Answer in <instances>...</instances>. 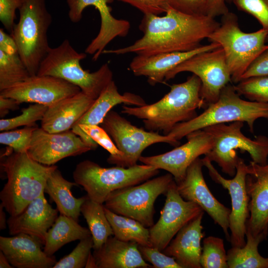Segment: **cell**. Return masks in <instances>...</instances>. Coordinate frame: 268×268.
<instances>
[{"label": "cell", "instance_id": "1", "mask_svg": "<svg viewBox=\"0 0 268 268\" xmlns=\"http://www.w3.org/2000/svg\"><path fill=\"white\" fill-rule=\"evenodd\" d=\"M162 16L144 14L139 25L143 35L133 44L103 54L122 55L135 53L148 56L159 53L186 52L201 46V42L219 26L208 15L185 14L169 7Z\"/></svg>", "mask_w": 268, "mask_h": 268}, {"label": "cell", "instance_id": "2", "mask_svg": "<svg viewBox=\"0 0 268 268\" xmlns=\"http://www.w3.org/2000/svg\"><path fill=\"white\" fill-rule=\"evenodd\" d=\"M201 85L193 74L185 81L170 86V91L159 101L142 106H123L121 113L142 120L147 131L167 135L178 124L195 118L198 109L207 107L201 96Z\"/></svg>", "mask_w": 268, "mask_h": 268}, {"label": "cell", "instance_id": "3", "mask_svg": "<svg viewBox=\"0 0 268 268\" xmlns=\"http://www.w3.org/2000/svg\"><path fill=\"white\" fill-rule=\"evenodd\" d=\"M0 165L7 178L0 193V204L11 216L20 213L32 201L45 193L48 179L58 168L39 163L27 152L6 155Z\"/></svg>", "mask_w": 268, "mask_h": 268}, {"label": "cell", "instance_id": "4", "mask_svg": "<svg viewBox=\"0 0 268 268\" xmlns=\"http://www.w3.org/2000/svg\"><path fill=\"white\" fill-rule=\"evenodd\" d=\"M240 96L234 85L228 84L216 101L208 105L194 119L176 125L167 135L180 140L189 134L208 126L237 121L246 123L253 133L256 120H268V103L247 101Z\"/></svg>", "mask_w": 268, "mask_h": 268}, {"label": "cell", "instance_id": "5", "mask_svg": "<svg viewBox=\"0 0 268 268\" xmlns=\"http://www.w3.org/2000/svg\"><path fill=\"white\" fill-rule=\"evenodd\" d=\"M86 56V53L78 52L65 39L58 47L50 48L40 63L37 75L63 79L79 87L82 92L96 99L113 80V72L108 64L93 72L84 69L80 61Z\"/></svg>", "mask_w": 268, "mask_h": 268}, {"label": "cell", "instance_id": "6", "mask_svg": "<svg viewBox=\"0 0 268 268\" xmlns=\"http://www.w3.org/2000/svg\"><path fill=\"white\" fill-rule=\"evenodd\" d=\"M268 35V30L264 28L251 33L243 32L237 15L229 11L222 16L219 26L207 39L222 48L231 81L237 83L254 61L268 49L265 44Z\"/></svg>", "mask_w": 268, "mask_h": 268}, {"label": "cell", "instance_id": "7", "mask_svg": "<svg viewBox=\"0 0 268 268\" xmlns=\"http://www.w3.org/2000/svg\"><path fill=\"white\" fill-rule=\"evenodd\" d=\"M159 172V169L144 164L128 168L119 166L105 168L85 160L76 165L72 176L74 182L83 187L89 199L103 204L114 191L140 184Z\"/></svg>", "mask_w": 268, "mask_h": 268}, {"label": "cell", "instance_id": "8", "mask_svg": "<svg viewBox=\"0 0 268 268\" xmlns=\"http://www.w3.org/2000/svg\"><path fill=\"white\" fill-rule=\"evenodd\" d=\"M19 19L10 34L19 55L31 76L37 75L40 65L47 54V32L52 22L45 0H24Z\"/></svg>", "mask_w": 268, "mask_h": 268}, {"label": "cell", "instance_id": "9", "mask_svg": "<svg viewBox=\"0 0 268 268\" xmlns=\"http://www.w3.org/2000/svg\"><path fill=\"white\" fill-rule=\"evenodd\" d=\"M242 122H234L229 125L220 124L203 129L213 137V145L204 156L215 162L221 171L234 177L240 157L236 150L247 152L252 161L260 165L266 164L268 160V137L264 135L251 139L245 136L241 129Z\"/></svg>", "mask_w": 268, "mask_h": 268}, {"label": "cell", "instance_id": "10", "mask_svg": "<svg viewBox=\"0 0 268 268\" xmlns=\"http://www.w3.org/2000/svg\"><path fill=\"white\" fill-rule=\"evenodd\" d=\"M101 125L122 152L120 156L110 155L107 158L108 163L116 166L128 168L136 165L143 150L152 144L163 142L176 147L180 143L168 135L137 128L112 110Z\"/></svg>", "mask_w": 268, "mask_h": 268}, {"label": "cell", "instance_id": "11", "mask_svg": "<svg viewBox=\"0 0 268 268\" xmlns=\"http://www.w3.org/2000/svg\"><path fill=\"white\" fill-rule=\"evenodd\" d=\"M174 181L170 173L112 192L104 206L111 211L134 219L147 228L154 224V203L165 195Z\"/></svg>", "mask_w": 268, "mask_h": 268}, {"label": "cell", "instance_id": "12", "mask_svg": "<svg viewBox=\"0 0 268 268\" xmlns=\"http://www.w3.org/2000/svg\"><path fill=\"white\" fill-rule=\"evenodd\" d=\"M182 72H190L201 81V93L208 105L216 101L222 89L231 81L224 51L221 47L196 54L172 69L165 81Z\"/></svg>", "mask_w": 268, "mask_h": 268}, {"label": "cell", "instance_id": "13", "mask_svg": "<svg viewBox=\"0 0 268 268\" xmlns=\"http://www.w3.org/2000/svg\"><path fill=\"white\" fill-rule=\"evenodd\" d=\"M202 160L212 180L227 190L230 195L231 209L229 216V241L232 247H243L246 243V223L250 215L249 198L246 187L247 165L240 157L235 176L231 179H227L220 175L207 158L204 156Z\"/></svg>", "mask_w": 268, "mask_h": 268}, {"label": "cell", "instance_id": "14", "mask_svg": "<svg viewBox=\"0 0 268 268\" xmlns=\"http://www.w3.org/2000/svg\"><path fill=\"white\" fill-rule=\"evenodd\" d=\"M165 195L159 220L149 228L151 246L161 251L184 226L204 211L197 204L182 198L175 180Z\"/></svg>", "mask_w": 268, "mask_h": 268}, {"label": "cell", "instance_id": "15", "mask_svg": "<svg viewBox=\"0 0 268 268\" xmlns=\"http://www.w3.org/2000/svg\"><path fill=\"white\" fill-rule=\"evenodd\" d=\"M187 141L181 146L159 155L142 156L139 161L144 164L167 171L176 183L182 180L190 165L201 155H206L211 149L213 137L204 129L189 134Z\"/></svg>", "mask_w": 268, "mask_h": 268}, {"label": "cell", "instance_id": "16", "mask_svg": "<svg viewBox=\"0 0 268 268\" xmlns=\"http://www.w3.org/2000/svg\"><path fill=\"white\" fill-rule=\"evenodd\" d=\"M202 159L199 157L188 167L186 175L181 181L176 183L177 189L182 198L197 204L205 211L223 231L229 241V208L220 203L212 195L204 180Z\"/></svg>", "mask_w": 268, "mask_h": 268}, {"label": "cell", "instance_id": "17", "mask_svg": "<svg viewBox=\"0 0 268 268\" xmlns=\"http://www.w3.org/2000/svg\"><path fill=\"white\" fill-rule=\"evenodd\" d=\"M91 150L71 130L52 133L38 127L33 133L27 152L39 163L53 165L65 158Z\"/></svg>", "mask_w": 268, "mask_h": 268}, {"label": "cell", "instance_id": "18", "mask_svg": "<svg viewBox=\"0 0 268 268\" xmlns=\"http://www.w3.org/2000/svg\"><path fill=\"white\" fill-rule=\"evenodd\" d=\"M80 91L79 87L63 79L36 75L0 91V95L13 98L20 103L31 102L49 107Z\"/></svg>", "mask_w": 268, "mask_h": 268}, {"label": "cell", "instance_id": "19", "mask_svg": "<svg viewBox=\"0 0 268 268\" xmlns=\"http://www.w3.org/2000/svg\"><path fill=\"white\" fill-rule=\"evenodd\" d=\"M246 187L249 198L246 231L263 240L268 235V160L265 165H247Z\"/></svg>", "mask_w": 268, "mask_h": 268}, {"label": "cell", "instance_id": "20", "mask_svg": "<svg viewBox=\"0 0 268 268\" xmlns=\"http://www.w3.org/2000/svg\"><path fill=\"white\" fill-rule=\"evenodd\" d=\"M58 211L48 203L43 193L20 213L10 215L7 219L9 234H26L36 238L44 245L46 234L58 217Z\"/></svg>", "mask_w": 268, "mask_h": 268}, {"label": "cell", "instance_id": "21", "mask_svg": "<svg viewBox=\"0 0 268 268\" xmlns=\"http://www.w3.org/2000/svg\"><path fill=\"white\" fill-rule=\"evenodd\" d=\"M219 47L218 43L211 42L189 51L137 55L131 61L130 68L134 75L146 77L149 84L154 86L165 81L169 71L193 56Z\"/></svg>", "mask_w": 268, "mask_h": 268}, {"label": "cell", "instance_id": "22", "mask_svg": "<svg viewBox=\"0 0 268 268\" xmlns=\"http://www.w3.org/2000/svg\"><path fill=\"white\" fill-rule=\"evenodd\" d=\"M41 245L40 240L26 234L0 237V250L17 268H53L57 262L55 257L47 255Z\"/></svg>", "mask_w": 268, "mask_h": 268}, {"label": "cell", "instance_id": "23", "mask_svg": "<svg viewBox=\"0 0 268 268\" xmlns=\"http://www.w3.org/2000/svg\"><path fill=\"white\" fill-rule=\"evenodd\" d=\"M204 211L184 226L162 252L173 257L182 268H201V225Z\"/></svg>", "mask_w": 268, "mask_h": 268}, {"label": "cell", "instance_id": "24", "mask_svg": "<svg viewBox=\"0 0 268 268\" xmlns=\"http://www.w3.org/2000/svg\"><path fill=\"white\" fill-rule=\"evenodd\" d=\"M95 100L81 91L57 102L48 107L41 121V128L52 133L71 129Z\"/></svg>", "mask_w": 268, "mask_h": 268}, {"label": "cell", "instance_id": "25", "mask_svg": "<svg viewBox=\"0 0 268 268\" xmlns=\"http://www.w3.org/2000/svg\"><path fill=\"white\" fill-rule=\"evenodd\" d=\"M134 242L110 236L99 249L94 250L96 268H152L144 260Z\"/></svg>", "mask_w": 268, "mask_h": 268}, {"label": "cell", "instance_id": "26", "mask_svg": "<svg viewBox=\"0 0 268 268\" xmlns=\"http://www.w3.org/2000/svg\"><path fill=\"white\" fill-rule=\"evenodd\" d=\"M123 103L135 106H142L146 104L144 99L139 95L130 92L120 94L113 80L73 127L80 124H101L113 107Z\"/></svg>", "mask_w": 268, "mask_h": 268}, {"label": "cell", "instance_id": "27", "mask_svg": "<svg viewBox=\"0 0 268 268\" xmlns=\"http://www.w3.org/2000/svg\"><path fill=\"white\" fill-rule=\"evenodd\" d=\"M78 186L76 183L66 180L58 168L50 175L44 189V193L48 194L55 202L57 209L61 214L66 215L78 221L80 215L81 205L87 196L75 198L71 189Z\"/></svg>", "mask_w": 268, "mask_h": 268}, {"label": "cell", "instance_id": "28", "mask_svg": "<svg viewBox=\"0 0 268 268\" xmlns=\"http://www.w3.org/2000/svg\"><path fill=\"white\" fill-rule=\"evenodd\" d=\"M90 236L88 229L73 218L60 214L46 234L43 251L49 256H54L65 244Z\"/></svg>", "mask_w": 268, "mask_h": 268}, {"label": "cell", "instance_id": "29", "mask_svg": "<svg viewBox=\"0 0 268 268\" xmlns=\"http://www.w3.org/2000/svg\"><path fill=\"white\" fill-rule=\"evenodd\" d=\"M80 212L86 220L90 231L93 241V249L98 250L109 237L114 235L105 214L104 206L87 197L81 205Z\"/></svg>", "mask_w": 268, "mask_h": 268}, {"label": "cell", "instance_id": "30", "mask_svg": "<svg viewBox=\"0 0 268 268\" xmlns=\"http://www.w3.org/2000/svg\"><path fill=\"white\" fill-rule=\"evenodd\" d=\"M104 209L115 237L123 241L151 246L149 228L134 219L116 214L105 206Z\"/></svg>", "mask_w": 268, "mask_h": 268}, {"label": "cell", "instance_id": "31", "mask_svg": "<svg viewBox=\"0 0 268 268\" xmlns=\"http://www.w3.org/2000/svg\"><path fill=\"white\" fill-rule=\"evenodd\" d=\"M247 241L242 247H232L227 253L229 268H268V258L262 256L258 246L263 240L246 231Z\"/></svg>", "mask_w": 268, "mask_h": 268}, {"label": "cell", "instance_id": "32", "mask_svg": "<svg viewBox=\"0 0 268 268\" xmlns=\"http://www.w3.org/2000/svg\"><path fill=\"white\" fill-rule=\"evenodd\" d=\"M31 75L19 53L0 50V91L25 80Z\"/></svg>", "mask_w": 268, "mask_h": 268}, {"label": "cell", "instance_id": "33", "mask_svg": "<svg viewBox=\"0 0 268 268\" xmlns=\"http://www.w3.org/2000/svg\"><path fill=\"white\" fill-rule=\"evenodd\" d=\"M200 263L203 268H228L222 239L210 236L203 240Z\"/></svg>", "mask_w": 268, "mask_h": 268}, {"label": "cell", "instance_id": "34", "mask_svg": "<svg viewBox=\"0 0 268 268\" xmlns=\"http://www.w3.org/2000/svg\"><path fill=\"white\" fill-rule=\"evenodd\" d=\"M234 86L238 94L250 101L268 103V75L243 79Z\"/></svg>", "mask_w": 268, "mask_h": 268}, {"label": "cell", "instance_id": "35", "mask_svg": "<svg viewBox=\"0 0 268 268\" xmlns=\"http://www.w3.org/2000/svg\"><path fill=\"white\" fill-rule=\"evenodd\" d=\"M48 106L35 103L21 110V114L9 119H1L0 131L12 130L20 126L37 127L36 122L41 121Z\"/></svg>", "mask_w": 268, "mask_h": 268}, {"label": "cell", "instance_id": "36", "mask_svg": "<svg viewBox=\"0 0 268 268\" xmlns=\"http://www.w3.org/2000/svg\"><path fill=\"white\" fill-rule=\"evenodd\" d=\"M92 236L79 240L75 248L67 255L57 262L53 268H83L93 249Z\"/></svg>", "mask_w": 268, "mask_h": 268}, {"label": "cell", "instance_id": "37", "mask_svg": "<svg viewBox=\"0 0 268 268\" xmlns=\"http://www.w3.org/2000/svg\"><path fill=\"white\" fill-rule=\"evenodd\" d=\"M38 127H25L24 128L3 131L0 134V143L8 145L15 152H27L33 133Z\"/></svg>", "mask_w": 268, "mask_h": 268}, {"label": "cell", "instance_id": "38", "mask_svg": "<svg viewBox=\"0 0 268 268\" xmlns=\"http://www.w3.org/2000/svg\"><path fill=\"white\" fill-rule=\"evenodd\" d=\"M240 10L254 17L268 30V0H231Z\"/></svg>", "mask_w": 268, "mask_h": 268}, {"label": "cell", "instance_id": "39", "mask_svg": "<svg viewBox=\"0 0 268 268\" xmlns=\"http://www.w3.org/2000/svg\"><path fill=\"white\" fill-rule=\"evenodd\" d=\"M73 128H80L98 145L106 150L111 155L120 156L122 152L118 148L106 131L98 125L80 124ZM71 128V129H72Z\"/></svg>", "mask_w": 268, "mask_h": 268}, {"label": "cell", "instance_id": "40", "mask_svg": "<svg viewBox=\"0 0 268 268\" xmlns=\"http://www.w3.org/2000/svg\"><path fill=\"white\" fill-rule=\"evenodd\" d=\"M139 251L145 261L154 268H182L175 259L166 255L157 248L138 245Z\"/></svg>", "mask_w": 268, "mask_h": 268}, {"label": "cell", "instance_id": "41", "mask_svg": "<svg viewBox=\"0 0 268 268\" xmlns=\"http://www.w3.org/2000/svg\"><path fill=\"white\" fill-rule=\"evenodd\" d=\"M169 7L182 13L193 15H208L206 0H169Z\"/></svg>", "mask_w": 268, "mask_h": 268}, {"label": "cell", "instance_id": "42", "mask_svg": "<svg viewBox=\"0 0 268 268\" xmlns=\"http://www.w3.org/2000/svg\"><path fill=\"white\" fill-rule=\"evenodd\" d=\"M24 0H0V20L5 29L11 33L15 25V12Z\"/></svg>", "mask_w": 268, "mask_h": 268}, {"label": "cell", "instance_id": "43", "mask_svg": "<svg viewBox=\"0 0 268 268\" xmlns=\"http://www.w3.org/2000/svg\"><path fill=\"white\" fill-rule=\"evenodd\" d=\"M135 7L144 14L159 15L165 13L168 8L169 0H117Z\"/></svg>", "mask_w": 268, "mask_h": 268}, {"label": "cell", "instance_id": "44", "mask_svg": "<svg viewBox=\"0 0 268 268\" xmlns=\"http://www.w3.org/2000/svg\"><path fill=\"white\" fill-rule=\"evenodd\" d=\"M268 75V49L261 54L251 64L242 79L258 76Z\"/></svg>", "mask_w": 268, "mask_h": 268}, {"label": "cell", "instance_id": "45", "mask_svg": "<svg viewBox=\"0 0 268 268\" xmlns=\"http://www.w3.org/2000/svg\"><path fill=\"white\" fill-rule=\"evenodd\" d=\"M208 5V15L214 18L222 16L229 11L225 0H206Z\"/></svg>", "mask_w": 268, "mask_h": 268}, {"label": "cell", "instance_id": "46", "mask_svg": "<svg viewBox=\"0 0 268 268\" xmlns=\"http://www.w3.org/2000/svg\"><path fill=\"white\" fill-rule=\"evenodd\" d=\"M0 50L6 53H18L17 45L12 36L1 28L0 29Z\"/></svg>", "mask_w": 268, "mask_h": 268}, {"label": "cell", "instance_id": "47", "mask_svg": "<svg viewBox=\"0 0 268 268\" xmlns=\"http://www.w3.org/2000/svg\"><path fill=\"white\" fill-rule=\"evenodd\" d=\"M20 103L16 100L0 95V117L2 118L7 114L9 110L19 109Z\"/></svg>", "mask_w": 268, "mask_h": 268}, {"label": "cell", "instance_id": "48", "mask_svg": "<svg viewBox=\"0 0 268 268\" xmlns=\"http://www.w3.org/2000/svg\"><path fill=\"white\" fill-rule=\"evenodd\" d=\"M3 209L4 207L0 204V229L3 230L5 229L7 226L6 214Z\"/></svg>", "mask_w": 268, "mask_h": 268}, {"label": "cell", "instance_id": "49", "mask_svg": "<svg viewBox=\"0 0 268 268\" xmlns=\"http://www.w3.org/2000/svg\"><path fill=\"white\" fill-rule=\"evenodd\" d=\"M0 268H11L12 266L10 264L4 254L0 250Z\"/></svg>", "mask_w": 268, "mask_h": 268}, {"label": "cell", "instance_id": "50", "mask_svg": "<svg viewBox=\"0 0 268 268\" xmlns=\"http://www.w3.org/2000/svg\"><path fill=\"white\" fill-rule=\"evenodd\" d=\"M267 41L268 42V36H267Z\"/></svg>", "mask_w": 268, "mask_h": 268}]
</instances>
